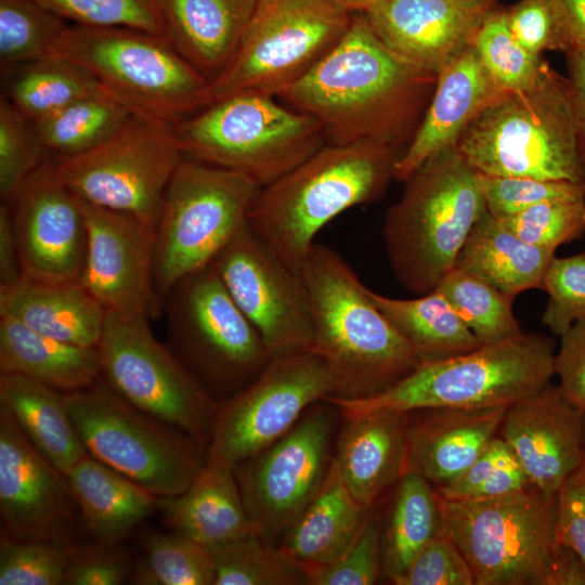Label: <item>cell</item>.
<instances>
[{
	"mask_svg": "<svg viewBox=\"0 0 585 585\" xmlns=\"http://www.w3.org/2000/svg\"><path fill=\"white\" fill-rule=\"evenodd\" d=\"M487 211L502 220L534 205L552 200H585V183L479 172Z\"/></svg>",
	"mask_w": 585,
	"mask_h": 585,
	"instance_id": "obj_48",
	"label": "cell"
},
{
	"mask_svg": "<svg viewBox=\"0 0 585 585\" xmlns=\"http://www.w3.org/2000/svg\"><path fill=\"white\" fill-rule=\"evenodd\" d=\"M352 16L332 0H258L234 60L210 83L212 101L239 92L277 98L335 48Z\"/></svg>",
	"mask_w": 585,
	"mask_h": 585,
	"instance_id": "obj_12",
	"label": "cell"
},
{
	"mask_svg": "<svg viewBox=\"0 0 585 585\" xmlns=\"http://www.w3.org/2000/svg\"><path fill=\"white\" fill-rule=\"evenodd\" d=\"M334 417L314 407L272 445L235 470L248 516L263 540L283 535L329 470Z\"/></svg>",
	"mask_w": 585,
	"mask_h": 585,
	"instance_id": "obj_17",
	"label": "cell"
},
{
	"mask_svg": "<svg viewBox=\"0 0 585 585\" xmlns=\"http://www.w3.org/2000/svg\"><path fill=\"white\" fill-rule=\"evenodd\" d=\"M568 54V82L573 100L581 153L585 164V49L572 48Z\"/></svg>",
	"mask_w": 585,
	"mask_h": 585,
	"instance_id": "obj_58",
	"label": "cell"
},
{
	"mask_svg": "<svg viewBox=\"0 0 585 585\" xmlns=\"http://www.w3.org/2000/svg\"><path fill=\"white\" fill-rule=\"evenodd\" d=\"M499 221L524 242L556 252L585 234V200L545 202Z\"/></svg>",
	"mask_w": 585,
	"mask_h": 585,
	"instance_id": "obj_49",
	"label": "cell"
},
{
	"mask_svg": "<svg viewBox=\"0 0 585 585\" xmlns=\"http://www.w3.org/2000/svg\"><path fill=\"white\" fill-rule=\"evenodd\" d=\"M48 154L32 122L1 95L0 195L5 204L12 202L21 186Z\"/></svg>",
	"mask_w": 585,
	"mask_h": 585,
	"instance_id": "obj_46",
	"label": "cell"
},
{
	"mask_svg": "<svg viewBox=\"0 0 585 585\" xmlns=\"http://www.w3.org/2000/svg\"><path fill=\"white\" fill-rule=\"evenodd\" d=\"M0 407L49 461L65 474L87 454L64 393L14 374H0Z\"/></svg>",
	"mask_w": 585,
	"mask_h": 585,
	"instance_id": "obj_34",
	"label": "cell"
},
{
	"mask_svg": "<svg viewBox=\"0 0 585 585\" xmlns=\"http://www.w3.org/2000/svg\"><path fill=\"white\" fill-rule=\"evenodd\" d=\"M183 157L173 123L133 112L100 145L53 160L61 181L80 199L156 225L166 188Z\"/></svg>",
	"mask_w": 585,
	"mask_h": 585,
	"instance_id": "obj_13",
	"label": "cell"
},
{
	"mask_svg": "<svg viewBox=\"0 0 585 585\" xmlns=\"http://www.w3.org/2000/svg\"><path fill=\"white\" fill-rule=\"evenodd\" d=\"M493 0H380L362 12L400 60L434 78L472 43Z\"/></svg>",
	"mask_w": 585,
	"mask_h": 585,
	"instance_id": "obj_22",
	"label": "cell"
},
{
	"mask_svg": "<svg viewBox=\"0 0 585 585\" xmlns=\"http://www.w3.org/2000/svg\"><path fill=\"white\" fill-rule=\"evenodd\" d=\"M68 25L36 0H0L1 73L51 55Z\"/></svg>",
	"mask_w": 585,
	"mask_h": 585,
	"instance_id": "obj_42",
	"label": "cell"
},
{
	"mask_svg": "<svg viewBox=\"0 0 585 585\" xmlns=\"http://www.w3.org/2000/svg\"><path fill=\"white\" fill-rule=\"evenodd\" d=\"M141 585H214L211 549L177 532L150 533L132 572Z\"/></svg>",
	"mask_w": 585,
	"mask_h": 585,
	"instance_id": "obj_41",
	"label": "cell"
},
{
	"mask_svg": "<svg viewBox=\"0 0 585 585\" xmlns=\"http://www.w3.org/2000/svg\"><path fill=\"white\" fill-rule=\"evenodd\" d=\"M168 297V327L181 356L218 382L260 373L271 354L210 264L178 282Z\"/></svg>",
	"mask_w": 585,
	"mask_h": 585,
	"instance_id": "obj_16",
	"label": "cell"
},
{
	"mask_svg": "<svg viewBox=\"0 0 585 585\" xmlns=\"http://www.w3.org/2000/svg\"><path fill=\"white\" fill-rule=\"evenodd\" d=\"M64 398L87 453L156 497L180 494L205 465L199 442L130 404L102 376Z\"/></svg>",
	"mask_w": 585,
	"mask_h": 585,
	"instance_id": "obj_11",
	"label": "cell"
},
{
	"mask_svg": "<svg viewBox=\"0 0 585 585\" xmlns=\"http://www.w3.org/2000/svg\"><path fill=\"white\" fill-rule=\"evenodd\" d=\"M79 202L87 231L80 283L106 311L155 316L160 301L153 285L156 225Z\"/></svg>",
	"mask_w": 585,
	"mask_h": 585,
	"instance_id": "obj_21",
	"label": "cell"
},
{
	"mask_svg": "<svg viewBox=\"0 0 585 585\" xmlns=\"http://www.w3.org/2000/svg\"><path fill=\"white\" fill-rule=\"evenodd\" d=\"M370 508L353 497L332 459L320 490L285 531L278 547L308 575L333 561L350 545Z\"/></svg>",
	"mask_w": 585,
	"mask_h": 585,
	"instance_id": "obj_30",
	"label": "cell"
},
{
	"mask_svg": "<svg viewBox=\"0 0 585 585\" xmlns=\"http://www.w3.org/2000/svg\"><path fill=\"white\" fill-rule=\"evenodd\" d=\"M554 374L562 396L585 411V320L576 321L560 336Z\"/></svg>",
	"mask_w": 585,
	"mask_h": 585,
	"instance_id": "obj_56",
	"label": "cell"
},
{
	"mask_svg": "<svg viewBox=\"0 0 585 585\" xmlns=\"http://www.w3.org/2000/svg\"><path fill=\"white\" fill-rule=\"evenodd\" d=\"M498 434L515 452L529 482L555 494L585 453V411L549 384L507 407Z\"/></svg>",
	"mask_w": 585,
	"mask_h": 585,
	"instance_id": "obj_23",
	"label": "cell"
},
{
	"mask_svg": "<svg viewBox=\"0 0 585 585\" xmlns=\"http://www.w3.org/2000/svg\"><path fill=\"white\" fill-rule=\"evenodd\" d=\"M0 519L3 536L65 544H73L82 524L67 476L34 447L2 407Z\"/></svg>",
	"mask_w": 585,
	"mask_h": 585,
	"instance_id": "obj_19",
	"label": "cell"
},
{
	"mask_svg": "<svg viewBox=\"0 0 585 585\" xmlns=\"http://www.w3.org/2000/svg\"><path fill=\"white\" fill-rule=\"evenodd\" d=\"M392 145L326 143L304 161L260 187L249 229L299 273L316 234L346 210L375 200L394 178Z\"/></svg>",
	"mask_w": 585,
	"mask_h": 585,
	"instance_id": "obj_3",
	"label": "cell"
},
{
	"mask_svg": "<svg viewBox=\"0 0 585 585\" xmlns=\"http://www.w3.org/2000/svg\"><path fill=\"white\" fill-rule=\"evenodd\" d=\"M0 374L24 376L67 393L96 381L101 361L96 347L62 341L0 315Z\"/></svg>",
	"mask_w": 585,
	"mask_h": 585,
	"instance_id": "obj_31",
	"label": "cell"
},
{
	"mask_svg": "<svg viewBox=\"0 0 585 585\" xmlns=\"http://www.w3.org/2000/svg\"><path fill=\"white\" fill-rule=\"evenodd\" d=\"M555 257V251L521 239L486 209L470 231L454 268L480 277L514 300L525 290L543 289Z\"/></svg>",
	"mask_w": 585,
	"mask_h": 585,
	"instance_id": "obj_33",
	"label": "cell"
},
{
	"mask_svg": "<svg viewBox=\"0 0 585 585\" xmlns=\"http://www.w3.org/2000/svg\"><path fill=\"white\" fill-rule=\"evenodd\" d=\"M2 75L9 76L2 95L30 122L104 91L83 67L55 55L16 66Z\"/></svg>",
	"mask_w": 585,
	"mask_h": 585,
	"instance_id": "obj_37",
	"label": "cell"
},
{
	"mask_svg": "<svg viewBox=\"0 0 585 585\" xmlns=\"http://www.w3.org/2000/svg\"><path fill=\"white\" fill-rule=\"evenodd\" d=\"M21 278L79 281L87 231L79 198L58 178L48 154L11 203Z\"/></svg>",
	"mask_w": 585,
	"mask_h": 585,
	"instance_id": "obj_20",
	"label": "cell"
},
{
	"mask_svg": "<svg viewBox=\"0 0 585 585\" xmlns=\"http://www.w3.org/2000/svg\"><path fill=\"white\" fill-rule=\"evenodd\" d=\"M73 25L126 27L166 37L158 0H36Z\"/></svg>",
	"mask_w": 585,
	"mask_h": 585,
	"instance_id": "obj_47",
	"label": "cell"
},
{
	"mask_svg": "<svg viewBox=\"0 0 585 585\" xmlns=\"http://www.w3.org/2000/svg\"><path fill=\"white\" fill-rule=\"evenodd\" d=\"M506 410L430 407L407 412L404 472H416L434 487L452 482L498 435Z\"/></svg>",
	"mask_w": 585,
	"mask_h": 585,
	"instance_id": "obj_24",
	"label": "cell"
},
{
	"mask_svg": "<svg viewBox=\"0 0 585 585\" xmlns=\"http://www.w3.org/2000/svg\"><path fill=\"white\" fill-rule=\"evenodd\" d=\"M442 533L466 558L474 585H552L564 551L557 496L531 483L497 498L445 500Z\"/></svg>",
	"mask_w": 585,
	"mask_h": 585,
	"instance_id": "obj_7",
	"label": "cell"
},
{
	"mask_svg": "<svg viewBox=\"0 0 585 585\" xmlns=\"http://www.w3.org/2000/svg\"><path fill=\"white\" fill-rule=\"evenodd\" d=\"M369 295L420 363L452 358L482 346L438 289L412 299L391 298L370 289Z\"/></svg>",
	"mask_w": 585,
	"mask_h": 585,
	"instance_id": "obj_35",
	"label": "cell"
},
{
	"mask_svg": "<svg viewBox=\"0 0 585 585\" xmlns=\"http://www.w3.org/2000/svg\"><path fill=\"white\" fill-rule=\"evenodd\" d=\"M529 484L515 452L498 434L463 473L435 489L445 500L476 502L503 497Z\"/></svg>",
	"mask_w": 585,
	"mask_h": 585,
	"instance_id": "obj_44",
	"label": "cell"
},
{
	"mask_svg": "<svg viewBox=\"0 0 585 585\" xmlns=\"http://www.w3.org/2000/svg\"><path fill=\"white\" fill-rule=\"evenodd\" d=\"M455 146L483 174L585 183L569 82L547 64L530 88L491 101Z\"/></svg>",
	"mask_w": 585,
	"mask_h": 585,
	"instance_id": "obj_4",
	"label": "cell"
},
{
	"mask_svg": "<svg viewBox=\"0 0 585 585\" xmlns=\"http://www.w3.org/2000/svg\"><path fill=\"white\" fill-rule=\"evenodd\" d=\"M211 265L272 355L312 351L314 330L307 288L248 226L240 229Z\"/></svg>",
	"mask_w": 585,
	"mask_h": 585,
	"instance_id": "obj_18",
	"label": "cell"
},
{
	"mask_svg": "<svg viewBox=\"0 0 585 585\" xmlns=\"http://www.w3.org/2000/svg\"><path fill=\"white\" fill-rule=\"evenodd\" d=\"M395 585H474L471 569L444 533L433 537L413 559Z\"/></svg>",
	"mask_w": 585,
	"mask_h": 585,
	"instance_id": "obj_52",
	"label": "cell"
},
{
	"mask_svg": "<svg viewBox=\"0 0 585 585\" xmlns=\"http://www.w3.org/2000/svg\"><path fill=\"white\" fill-rule=\"evenodd\" d=\"M351 13L364 12L380 0H332Z\"/></svg>",
	"mask_w": 585,
	"mask_h": 585,
	"instance_id": "obj_60",
	"label": "cell"
},
{
	"mask_svg": "<svg viewBox=\"0 0 585 585\" xmlns=\"http://www.w3.org/2000/svg\"><path fill=\"white\" fill-rule=\"evenodd\" d=\"M51 55L83 67L133 112L170 123L212 102L210 82L164 36L69 24Z\"/></svg>",
	"mask_w": 585,
	"mask_h": 585,
	"instance_id": "obj_9",
	"label": "cell"
},
{
	"mask_svg": "<svg viewBox=\"0 0 585 585\" xmlns=\"http://www.w3.org/2000/svg\"><path fill=\"white\" fill-rule=\"evenodd\" d=\"M407 413L376 412L346 418L333 459L364 506L372 507L404 472Z\"/></svg>",
	"mask_w": 585,
	"mask_h": 585,
	"instance_id": "obj_27",
	"label": "cell"
},
{
	"mask_svg": "<svg viewBox=\"0 0 585 585\" xmlns=\"http://www.w3.org/2000/svg\"><path fill=\"white\" fill-rule=\"evenodd\" d=\"M381 526L372 506L361 530L333 561L310 571L309 585H372L382 570Z\"/></svg>",
	"mask_w": 585,
	"mask_h": 585,
	"instance_id": "obj_50",
	"label": "cell"
},
{
	"mask_svg": "<svg viewBox=\"0 0 585 585\" xmlns=\"http://www.w3.org/2000/svg\"><path fill=\"white\" fill-rule=\"evenodd\" d=\"M83 526L101 544H115L155 509V495L88 453L66 473Z\"/></svg>",
	"mask_w": 585,
	"mask_h": 585,
	"instance_id": "obj_32",
	"label": "cell"
},
{
	"mask_svg": "<svg viewBox=\"0 0 585 585\" xmlns=\"http://www.w3.org/2000/svg\"><path fill=\"white\" fill-rule=\"evenodd\" d=\"M214 585L307 584V572L280 547L251 533L211 547Z\"/></svg>",
	"mask_w": 585,
	"mask_h": 585,
	"instance_id": "obj_40",
	"label": "cell"
},
{
	"mask_svg": "<svg viewBox=\"0 0 585 585\" xmlns=\"http://www.w3.org/2000/svg\"><path fill=\"white\" fill-rule=\"evenodd\" d=\"M405 182L386 214L382 238L396 281L420 296L454 268L486 205L479 172L456 146L429 158Z\"/></svg>",
	"mask_w": 585,
	"mask_h": 585,
	"instance_id": "obj_5",
	"label": "cell"
},
{
	"mask_svg": "<svg viewBox=\"0 0 585 585\" xmlns=\"http://www.w3.org/2000/svg\"><path fill=\"white\" fill-rule=\"evenodd\" d=\"M548 302L542 322L555 336H561L573 323L585 320V251L555 257L543 281Z\"/></svg>",
	"mask_w": 585,
	"mask_h": 585,
	"instance_id": "obj_51",
	"label": "cell"
},
{
	"mask_svg": "<svg viewBox=\"0 0 585 585\" xmlns=\"http://www.w3.org/2000/svg\"><path fill=\"white\" fill-rule=\"evenodd\" d=\"M260 187L242 172L183 157L156 223L153 285L159 299L212 263L247 224Z\"/></svg>",
	"mask_w": 585,
	"mask_h": 585,
	"instance_id": "obj_10",
	"label": "cell"
},
{
	"mask_svg": "<svg viewBox=\"0 0 585 585\" xmlns=\"http://www.w3.org/2000/svg\"><path fill=\"white\" fill-rule=\"evenodd\" d=\"M433 78L393 54L359 12L335 48L277 98L317 119L328 143L393 145Z\"/></svg>",
	"mask_w": 585,
	"mask_h": 585,
	"instance_id": "obj_1",
	"label": "cell"
},
{
	"mask_svg": "<svg viewBox=\"0 0 585 585\" xmlns=\"http://www.w3.org/2000/svg\"><path fill=\"white\" fill-rule=\"evenodd\" d=\"M73 546L1 535L0 585H64Z\"/></svg>",
	"mask_w": 585,
	"mask_h": 585,
	"instance_id": "obj_45",
	"label": "cell"
},
{
	"mask_svg": "<svg viewBox=\"0 0 585 585\" xmlns=\"http://www.w3.org/2000/svg\"><path fill=\"white\" fill-rule=\"evenodd\" d=\"M390 515L381 533L382 571L393 583L417 554L442 533L437 489L416 472H404L396 482Z\"/></svg>",
	"mask_w": 585,
	"mask_h": 585,
	"instance_id": "obj_36",
	"label": "cell"
},
{
	"mask_svg": "<svg viewBox=\"0 0 585 585\" xmlns=\"http://www.w3.org/2000/svg\"><path fill=\"white\" fill-rule=\"evenodd\" d=\"M503 91L468 46L438 75L432 101L395 164L394 179L405 182L429 158L455 146L473 118Z\"/></svg>",
	"mask_w": 585,
	"mask_h": 585,
	"instance_id": "obj_25",
	"label": "cell"
},
{
	"mask_svg": "<svg viewBox=\"0 0 585 585\" xmlns=\"http://www.w3.org/2000/svg\"><path fill=\"white\" fill-rule=\"evenodd\" d=\"M132 114L130 107L104 90L82 98L32 126L49 154L68 157L106 141Z\"/></svg>",
	"mask_w": 585,
	"mask_h": 585,
	"instance_id": "obj_38",
	"label": "cell"
},
{
	"mask_svg": "<svg viewBox=\"0 0 585 585\" xmlns=\"http://www.w3.org/2000/svg\"><path fill=\"white\" fill-rule=\"evenodd\" d=\"M148 320L144 314L106 311L96 347L101 376L130 404L203 444L210 439L218 405L158 341Z\"/></svg>",
	"mask_w": 585,
	"mask_h": 585,
	"instance_id": "obj_14",
	"label": "cell"
},
{
	"mask_svg": "<svg viewBox=\"0 0 585 585\" xmlns=\"http://www.w3.org/2000/svg\"><path fill=\"white\" fill-rule=\"evenodd\" d=\"M481 63L504 91H520L533 86L546 63L531 54L514 38L507 11L487 13L472 40Z\"/></svg>",
	"mask_w": 585,
	"mask_h": 585,
	"instance_id": "obj_43",
	"label": "cell"
},
{
	"mask_svg": "<svg viewBox=\"0 0 585 585\" xmlns=\"http://www.w3.org/2000/svg\"><path fill=\"white\" fill-rule=\"evenodd\" d=\"M333 394L328 369L315 353L272 355L255 381L218 406L206 459L235 469L288 432L310 405Z\"/></svg>",
	"mask_w": 585,
	"mask_h": 585,
	"instance_id": "obj_15",
	"label": "cell"
},
{
	"mask_svg": "<svg viewBox=\"0 0 585 585\" xmlns=\"http://www.w3.org/2000/svg\"><path fill=\"white\" fill-rule=\"evenodd\" d=\"M435 289L481 344L505 341L524 333L514 314V300L476 275L453 268Z\"/></svg>",
	"mask_w": 585,
	"mask_h": 585,
	"instance_id": "obj_39",
	"label": "cell"
},
{
	"mask_svg": "<svg viewBox=\"0 0 585 585\" xmlns=\"http://www.w3.org/2000/svg\"><path fill=\"white\" fill-rule=\"evenodd\" d=\"M157 509L173 532L209 548L257 533L246 510L235 469L213 460L206 459L183 492L158 497Z\"/></svg>",
	"mask_w": 585,
	"mask_h": 585,
	"instance_id": "obj_28",
	"label": "cell"
},
{
	"mask_svg": "<svg viewBox=\"0 0 585 585\" xmlns=\"http://www.w3.org/2000/svg\"><path fill=\"white\" fill-rule=\"evenodd\" d=\"M557 533L585 563V453L557 492Z\"/></svg>",
	"mask_w": 585,
	"mask_h": 585,
	"instance_id": "obj_55",
	"label": "cell"
},
{
	"mask_svg": "<svg viewBox=\"0 0 585 585\" xmlns=\"http://www.w3.org/2000/svg\"><path fill=\"white\" fill-rule=\"evenodd\" d=\"M299 274L308 291L312 351L330 375V396L360 399L390 388L420 363L334 249L314 243Z\"/></svg>",
	"mask_w": 585,
	"mask_h": 585,
	"instance_id": "obj_2",
	"label": "cell"
},
{
	"mask_svg": "<svg viewBox=\"0 0 585 585\" xmlns=\"http://www.w3.org/2000/svg\"><path fill=\"white\" fill-rule=\"evenodd\" d=\"M173 127L184 157L242 172L261 187L326 144L317 119L256 92L212 101Z\"/></svg>",
	"mask_w": 585,
	"mask_h": 585,
	"instance_id": "obj_8",
	"label": "cell"
},
{
	"mask_svg": "<svg viewBox=\"0 0 585 585\" xmlns=\"http://www.w3.org/2000/svg\"><path fill=\"white\" fill-rule=\"evenodd\" d=\"M514 38L528 52L541 56L546 50H566L549 0H520L507 11Z\"/></svg>",
	"mask_w": 585,
	"mask_h": 585,
	"instance_id": "obj_53",
	"label": "cell"
},
{
	"mask_svg": "<svg viewBox=\"0 0 585 585\" xmlns=\"http://www.w3.org/2000/svg\"><path fill=\"white\" fill-rule=\"evenodd\" d=\"M21 277L18 250L11 210L9 205L3 203L0 207V286L11 285Z\"/></svg>",
	"mask_w": 585,
	"mask_h": 585,
	"instance_id": "obj_59",
	"label": "cell"
},
{
	"mask_svg": "<svg viewBox=\"0 0 585 585\" xmlns=\"http://www.w3.org/2000/svg\"><path fill=\"white\" fill-rule=\"evenodd\" d=\"M103 544L73 546L64 585H119L131 572L126 552Z\"/></svg>",
	"mask_w": 585,
	"mask_h": 585,
	"instance_id": "obj_54",
	"label": "cell"
},
{
	"mask_svg": "<svg viewBox=\"0 0 585 585\" xmlns=\"http://www.w3.org/2000/svg\"><path fill=\"white\" fill-rule=\"evenodd\" d=\"M105 313L80 281L20 278L0 286V315L12 316L39 333L73 344L98 347Z\"/></svg>",
	"mask_w": 585,
	"mask_h": 585,
	"instance_id": "obj_29",
	"label": "cell"
},
{
	"mask_svg": "<svg viewBox=\"0 0 585 585\" xmlns=\"http://www.w3.org/2000/svg\"><path fill=\"white\" fill-rule=\"evenodd\" d=\"M258 0H158L166 38L210 83L234 60Z\"/></svg>",
	"mask_w": 585,
	"mask_h": 585,
	"instance_id": "obj_26",
	"label": "cell"
},
{
	"mask_svg": "<svg viewBox=\"0 0 585 585\" xmlns=\"http://www.w3.org/2000/svg\"><path fill=\"white\" fill-rule=\"evenodd\" d=\"M562 36L566 52L585 49V0H549Z\"/></svg>",
	"mask_w": 585,
	"mask_h": 585,
	"instance_id": "obj_57",
	"label": "cell"
},
{
	"mask_svg": "<svg viewBox=\"0 0 585 585\" xmlns=\"http://www.w3.org/2000/svg\"><path fill=\"white\" fill-rule=\"evenodd\" d=\"M555 342L541 333L522 335L452 358L421 362L377 394L325 400L343 418L376 412L430 407H509L550 384Z\"/></svg>",
	"mask_w": 585,
	"mask_h": 585,
	"instance_id": "obj_6",
	"label": "cell"
}]
</instances>
